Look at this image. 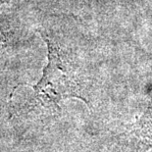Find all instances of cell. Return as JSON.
<instances>
[{
    "mask_svg": "<svg viewBox=\"0 0 152 152\" xmlns=\"http://www.w3.org/2000/svg\"><path fill=\"white\" fill-rule=\"evenodd\" d=\"M137 132L141 140L152 147V100L137 124Z\"/></svg>",
    "mask_w": 152,
    "mask_h": 152,
    "instance_id": "cell-3",
    "label": "cell"
},
{
    "mask_svg": "<svg viewBox=\"0 0 152 152\" xmlns=\"http://www.w3.org/2000/svg\"><path fill=\"white\" fill-rule=\"evenodd\" d=\"M22 28L14 16L0 9V68L22 44Z\"/></svg>",
    "mask_w": 152,
    "mask_h": 152,
    "instance_id": "cell-2",
    "label": "cell"
},
{
    "mask_svg": "<svg viewBox=\"0 0 152 152\" xmlns=\"http://www.w3.org/2000/svg\"><path fill=\"white\" fill-rule=\"evenodd\" d=\"M11 1H13V0H0V9H1L4 5L9 4Z\"/></svg>",
    "mask_w": 152,
    "mask_h": 152,
    "instance_id": "cell-4",
    "label": "cell"
},
{
    "mask_svg": "<svg viewBox=\"0 0 152 152\" xmlns=\"http://www.w3.org/2000/svg\"><path fill=\"white\" fill-rule=\"evenodd\" d=\"M38 31L46 43L47 64L39 82L33 86L31 104L59 110V103L67 98H79L86 102L79 69L71 51L52 28H40Z\"/></svg>",
    "mask_w": 152,
    "mask_h": 152,
    "instance_id": "cell-1",
    "label": "cell"
}]
</instances>
